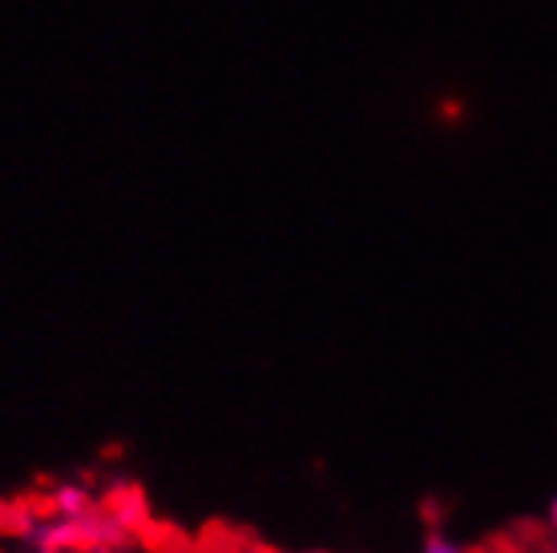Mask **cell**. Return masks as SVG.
<instances>
[{
	"label": "cell",
	"instance_id": "cell-5",
	"mask_svg": "<svg viewBox=\"0 0 557 553\" xmlns=\"http://www.w3.org/2000/svg\"><path fill=\"white\" fill-rule=\"evenodd\" d=\"M545 553H557V550H545Z\"/></svg>",
	"mask_w": 557,
	"mask_h": 553
},
{
	"label": "cell",
	"instance_id": "cell-3",
	"mask_svg": "<svg viewBox=\"0 0 557 553\" xmlns=\"http://www.w3.org/2000/svg\"><path fill=\"white\" fill-rule=\"evenodd\" d=\"M21 553H134V550H122V545H98V550H37V545H25Z\"/></svg>",
	"mask_w": 557,
	"mask_h": 553
},
{
	"label": "cell",
	"instance_id": "cell-2",
	"mask_svg": "<svg viewBox=\"0 0 557 553\" xmlns=\"http://www.w3.org/2000/svg\"><path fill=\"white\" fill-rule=\"evenodd\" d=\"M420 553H465V550H460L453 538H445V533H429L424 545H420Z\"/></svg>",
	"mask_w": 557,
	"mask_h": 553
},
{
	"label": "cell",
	"instance_id": "cell-4",
	"mask_svg": "<svg viewBox=\"0 0 557 553\" xmlns=\"http://www.w3.org/2000/svg\"><path fill=\"white\" fill-rule=\"evenodd\" d=\"M549 529H554V533H557V497L549 501Z\"/></svg>",
	"mask_w": 557,
	"mask_h": 553
},
{
	"label": "cell",
	"instance_id": "cell-1",
	"mask_svg": "<svg viewBox=\"0 0 557 553\" xmlns=\"http://www.w3.org/2000/svg\"><path fill=\"white\" fill-rule=\"evenodd\" d=\"M49 513L53 517H85V513H94V493L85 484L61 481L49 493Z\"/></svg>",
	"mask_w": 557,
	"mask_h": 553
}]
</instances>
